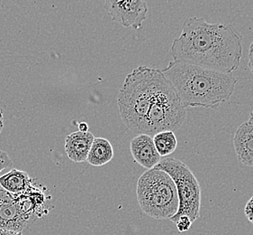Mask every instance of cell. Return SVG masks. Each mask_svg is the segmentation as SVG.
I'll use <instances>...</instances> for the list:
<instances>
[{
  "mask_svg": "<svg viewBox=\"0 0 253 235\" xmlns=\"http://www.w3.org/2000/svg\"><path fill=\"white\" fill-rule=\"evenodd\" d=\"M137 200L142 212L154 219H170L177 214V188L170 176L152 169L140 176L137 182Z\"/></svg>",
  "mask_w": 253,
  "mask_h": 235,
  "instance_id": "cell-4",
  "label": "cell"
},
{
  "mask_svg": "<svg viewBox=\"0 0 253 235\" xmlns=\"http://www.w3.org/2000/svg\"><path fill=\"white\" fill-rule=\"evenodd\" d=\"M109 14L112 20L120 23L126 27L139 29L142 22L146 19L148 5L142 0H127L108 1Z\"/></svg>",
  "mask_w": 253,
  "mask_h": 235,
  "instance_id": "cell-7",
  "label": "cell"
},
{
  "mask_svg": "<svg viewBox=\"0 0 253 235\" xmlns=\"http://www.w3.org/2000/svg\"><path fill=\"white\" fill-rule=\"evenodd\" d=\"M242 40L232 25L211 24L193 16L184 22L181 34L173 41L169 51L173 61L233 73L243 57Z\"/></svg>",
  "mask_w": 253,
  "mask_h": 235,
  "instance_id": "cell-1",
  "label": "cell"
},
{
  "mask_svg": "<svg viewBox=\"0 0 253 235\" xmlns=\"http://www.w3.org/2000/svg\"><path fill=\"white\" fill-rule=\"evenodd\" d=\"M249 122L253 124V111L251 113V116H250V118H249Z\"/></svg>",
  "mask_w": 253,
  "mask_h": 235,
  "instance_id": "cell-22",
  "label": "cell"
},
{
  "mask_svg": "<svg viewBox=\"0 0 253 235\" xmlns=\"http://www.w3.org/2000/svg\"><path fill=\"white\" fill-rule=\"evenodd\" d=\"M233 146L239 161L253 168V124L247 121L239 126L234 134Z\"/></svg>",
  "mask_w": 253,
  "mask_h": 235,
  "instance_id": "cell-11",
  "label": "cell"
},
{
  "mask_svg": "<svg viewBox=\"0 0 253 235\" xmlns=\"http://www.w3.org/2000/svg\"><path fill=\"white\" fill-rule=\"evenodd\" d=\"M153 143L161 157H167L176 150L177 140L173 131H162L155 134L153 137Z\"/></svg>",
  "mask_w": 253,
  "mask_h": 235,
  "instance_id": "cell-15",
  "label": "cell"
},
{
  "mask_svg": "<svg viewBox=\"0 0 253 235\" xmlns=\"http://www.w3.org/2000/svg\"><path fill=\"white\" fill-rule=\"evenodd\" d=\"M46 187L41 188L35 184L20 194H14L15 200L20 208L22 214L29 224L42 219L49 214L50 196L46 194Z\"/></svg>",
  "mask_w": 253,
  "mask_h": 235,
  "instance_id": "cell-8",
  "label": "cell"
},
{
  "mask_svg": "<svg viewBox=\"0 0 253 235\" xmlns=\"http://www.w3.org/2000/svg\"><path fill=\"white\" fill-rule=\"evenodd\" d=\"M4 127V116H3V110L0 108V133Z\"/></svg>",
  "mask_w": 253,
  "mask_h": 235,
  "instance_id": "cell-21",
  "label": "cell"
},
{
  "mask_svg": "<svg viewBox=\"0 0 253 235\" xmlns=\"http://www.w3.org/2000/svg\"><path fill=\"white\" fill-rule=\"evenodd\" d=\"M251 46H253V43H252V45H251Z\"/></svg>",
  "mask_w": 253,
  "mask_h": 235,
  "instance_id": "cell-23",
  "label": "cell"
},
{
  "mask_svg": "<svg viewBox=\"0 0 253 235\" xmlns=\"http://www.w3.org/2000/svg\"><path fill=\"white\" fill-rule=\"evenodd\" d=\"M154 169L166 172L177 188L178 209L169 220L176 223L180 216H187L192 222L200 216L201 188L198 179L186 164L178 159H162Z\"/></svg>",
  "mask_w": 253,
  "mask_h": 235,
  "instance_id": "cell-6",
  "label": "cell"
},
{
  "mask_svg": "<svg viewBox=\"0 0 253 235\" xmlns=\"http://www.w3.org/2000/svg\"><path fill=\"white\" fill-rule=\"evenodd\" d=\"M192 223V221L190 220L187 216H180L175 224L177 225V230L180 233H185L190 229Z\"/></svg>",
  "mask_w": 253,
  "mask_h": 235,
  "instance_id": "cell-16",
  "label": "cell"
},
{
  "mask_svg": "<svg viewBox=\"0 0 253 235\" xmlns=\"http://www.w3.org/2000/svg\"><path fill=\"white\" fill-rule=\"evenodd\" d=\"M79 131L81 132H87L88 131V125L86 122H81L79 124Z\"/></svg>",
  "mask_w": 253,
  "mask_h": 235,
  "instance_id": "cell-19",
  "label": "cell"
},
{
  "mask_svg": "<svg viewBox=\"0 0 253 235\" xmlns=\"http://www.w3.org/2000/svg\"><path fill=\"white\" fill-rule=\"evenodd\" d=\"M0 235H23L22 233H15L11 231L2 230L0 229Z\"/></svg>",
  "mask_w": 253,
  "mask_h": 235,
  "instance_id": "cell-20",
  "label": "cell"
},
{
  "mask_svg": "<svg viewBox=\"0 0 253 235\" xmlns=\"http://www.w3.org/2000/svg\"><path fill=\"white\" fill-rule=\"evenodd\" d=\"M35 184L34 180L25 171L12 169L0 176L2 189L12 194H20L31 188Z\"/></svg>",
  "mask_w": 253,
  "mask_h": 235,
  "instance_id": "cell-13",
  "label": "cell"
},
{
  "mask_svg": "<svg viewBox=\"0 0 253 235\" xmlns=\"http://www.w3.org/2000/svg\"><path fill=\"white\" fill-rule=\"evenodd\" d=\"M94 138V135L89 131L71 133L65 140V150L68 158L76 163L86 161Z\"/></svg>",
  "mask_w": 253,
  "mask_h": 235,
  "instance_id": "cell-12",
  "label": "cell"
},
{
  "mask_svg": "<svg viewBox=\"0 0 253 235\" xmlns=\"http://www.w3.org/2000/svg\"><path fill=\"white\" fill-rule=\"evenodd\" d=\"M13 162L11 160L9 156L6 154V152L0 149V172L3 171L4 169H8L12 167Z\"/></svg>",
  "mask_w": 253,
  "mask_h": 235,
  "instance_id": "cell-17",
  "label": "cell"
},
{
  "mask_svg": "<svg viewBox=\"0 0 253 235\" xmlns=\"http://www.w3.org/2000/svg\"><path fill=\"white\" fill-rule=\"evenodd\" d=\"M251 199L253 200V197H252V198H251Z\"/></svg>",
  "mask_w": 253,
  "mask_h": 235,
  "instance_id": "cell-24",
  "label": "cell"
},
{
  "mask_svg": "<svg viewBox=\"0 0 253 235\" xmlns=\"http://www.w3.org/2000/svg\"><path fill=\"white\" fill-rule=\"evenodd\" d=\"M162 72L186 109H215L231 99L237 84L233 73L215 72L182 61H170Z\"/></svg>",
  "mask_w": 253,
  "mask_h": 235,
  "instance_id": "cell-2",
  "label": "cell"
},
{
  "mask_svg": "<svg viewBox=\"0 0 253 235\" xmlns=\"http://www.w3.org/2000/svg\"><path fill=\"white\" fill-rule=\"evenodd\" d=\"M249 67L251 69V71L253 73V47L250 46V50H249Z\"/></svg>",
  "mask_w": 253,
  "mask_h": 235,
  "instance_id": "cell-18",
  "label": "cell"
},
{
  "mask_svg": "<svg viewBox=\"0 0 253 235\" xmlns=\"http://www.w3.org/2000/svg\"><path fill=\"white\" fill-rule=\"evenodd\" d=\"M161 70L137 67L126 77L118 93L117 105L122 120L132 132L142 134Z\"/></svg>",
  "mask_w": 253,
  "mask_h": 235,
  "instance_id": "cell-3",
  "label": "cell"
},
{
  "mask_svg": "<svg viewBox=\"0 0 253 235\" xmlns=\"http://www.w3.org/2000/svg\"><path fill=\"white\" fill-rule=\"evenodd\" d=\"M28 225L14 194L0 188V229L21 233Z\"/></svg>",
  "mask_w": 253,
  "mask_h": 235,
  "instance_id": "cell-9",
  "label": "cell"
},
{
  "mask_svg": "<svg viewBox=\"0 0 253 235\" xmlns=\"http://www.w3.org/2000/svg\"><path fill=\"white\" fill-rule=\"evenodd\" d=\"M131 153L134 161L148 170L154 169L162 161L157 152L152 136L139 134L130 142Z\"/></svg>",
  "mask_w": 253,
  "mask_h": 235,
  "instance_id": "cell-10",
  "label": "cell"
},
{
  "mask_svg": "<svg viewBox=\"0 0 253 235\" xmlns=\"http://www.w3.org/2000/svg\"><path fill=\"white\" fill-rule=\"evenodd\" d=\"M186 118L187 109L183 107L172 85L161 71L142 134L153 137L162 131L174 132L182 125Z\"/></svg>",
  "mask_w": 253,
  "mask_h": 235,
  "instance_id": "cell-5",
  "label": "cell"
},
{
  "mask_svg": "<svg viewBox=\"0 0 253 235\" xmlns=\"http://www.w3.org/2000/svg\"><path fill=\"white\" fill-rule=\"evenodd\" d=\"M114 158V149L112 144L104 138H95L86 161L95 167H102L110 162Z\"/></svg>",
  "mask_w": 253,
  "mask_h": 235,
  "instance_id": "cell-14",
  "label": "cell"
}]
</instances>
